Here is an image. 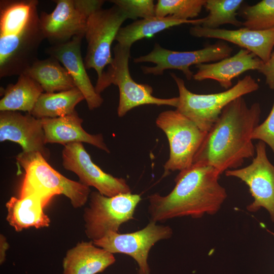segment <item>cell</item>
<instances>
[{
  "label": "cell",
  "mask_w": 274,
  "mask_h": 274,
  "mask_svg": "<svg viewBox=\"0 0 274 274\" xmlns=\"http://www.w3.org/2000/svg\"><path fill=\"white\" fill-rule=\"evenodd\" d=\"M170 76L179 91L176 110L193 121L200 129L208 132L223 109L235 99L256 91L259 85L250 75L237 81L235 85L221 92L196 94L189 90L184 80L175 73Z\"/></svg>",
  "instance_id": "obj_6"
},
{
  "label": "cell",
  "mask_w": 274,
  "mask_h": 274,
  "mask_svg": "<svg viewBox=\"0 0 274 274\" xmlns=\"http://www.w3.org/2000/svg\"><path fill=\"white\" fill-rule=\"evenodd\" d=\"M255 150L251 164L241 168L227 170L225 174L239 179L249 187L254 200L247 207L248 211L255 212L263 208L274 222V165L267 156L265 143L259 141Z\"/></svg>",
  "instance_id": "obj_13"
},
{
  "label": "cell",
  "mask_w": 274,
  "mask_h": 274,
  "mask_svg": "<svg viewBox=\"0 0 274 274\" xmlns=\"http://www.w3.org/2000/svg\"><path fill=\"white\" fill-rule=\"evenodd\" d=\"M62 163L66 170L77 175L80 183L89 187H94L102 195L111 197L131 193L125 179L105 173L94 163L81 143L64 146Z\"/></svg>",
  "instance_id": "obj_14"
},
{
  "label": "cell",
  "mask_w": 274,
  "mask_h": 274,
  "mask_svg": "<svg viewBox=\"0 0 274 274\" xmlns=\"http://www.w3.org/2000/svg\"></svg>",
  "instance_id": "obj_34"
},
{
  "label": "cell",
  "mask_w": 274,
  "mask_h": 274,
  "mask_svg": "<svg viewBox=\"0 0 274 274\" xmlns=\"http://www.w3.org/2000/svg\"><path fill=\"white\" fill-rule=\"evenodd\" d=\"M55 8L50 13L40 14L45 38L52 44L67 42L75 37L84 38L88 18L101 8L102 0H55Z\"/></svg>",
  "instance_id": "obj_10"
},
{
  "label": "cell",
  "mask_w": 274,
  "mask_h": 274,
  "mask_svg": "<svg viewBox=\"0 0 274 274\" xmlns=\"http://www.w3.org/2000/svg\"><path fill=\"white\" fill-rule=\"evenodd\" d=\"M81 37H75L70 41L48 48L46 52L61 63L69 73L76 87L82 93L88 108L93 110L100 107L104 99L95 90L86 72L82 57Z\"/></svg>",
  "instance_id": "obj_16"
},
{
  "label": "cell",
  "mask_w": 274,
  "mask_h": 274,
  "mask_svg": "<svg viewBox=\"0 0 274 274\" xmlns=\"http://www.w3.org/2000/svg\"><path fill=\"white\" fill-rule=\"evenodd\" d=\"M23 74L36 81L47 93L58 92L76 87L66 69L51 56L41 60L38 58Z\"/></svg>",
  "instance_id": "obj_22"
},
{
  "label": "cell",
  "mask_w": 274,
  "mask_h": 274,
  "mask_svg": "<svg viewBox=\"0 0 274 274\" xmlns=\"http://www.w3.org/2000/svg\"><path fill=\"white\" fill-rule=\"evenodd\" d=\"M203 18L189 20H181L171 17H153L135 20L124 27H121L115 40L119 45L130 48L136 41L145 38H150L166 29L183 24L200 25Z\"/></svg>",
  "instance_id": "obj_23"
},
{
  "label": "cell",
  "mask_w": 274,
  "mask_h": 274,
  "mask_svg": "<svg viewBox=\"0 0 274 274\" xmlns=\"http://www.w3.org/2000/svg\"><path fill=\"white\" fill-rule=\"evenodd\" d=\"M206 0H158L155 15L159 17H171L181 20H189L197 17Z\"/></svg>",
  "instance_id": "obj_28"
},
{
  "label": "cell",
  "mask_w": 274,
  "mask_h": 274,
  "mask_svg": "<svg viewBox=\"0 0 274 274\" xmlns=\"http://www.w3.org/2000/svg\"><path fill=\"white\" fill-rule=\"evenodd\" d=\"M127 19L125 13L115 5L109 9H96L88 18L84 37L87 46L84 61L86 69L96 71L97 80L102 77L105 67L113 62L112 43Z\"/></svg>",
  "instance_id": "obj_9"
},
{
  "label": "cell",
  "mask_w": 274,
  "mask_h": 274,
  "mask_svg": "<svg viewBox=\"0 0 274 274\" xmlns=\"http://www.w3.org/2000/svg\"><path fill=\"white\" fill-rule=\"evenodd\" d=\"M49 201L35 193L11 197L6 202V220L17 232L30 227H48L50 220L44 208Z\"/></svg>",
  "instance_id": "obj_20"
},
{
  "label": "cell",
  "mask_w": 274,
  "mask_h": 274,
  "mask_svg": "<svg viewBox=\"0 0 274 274\" xmlns=\"http://www.w3.org/2000/svg\"><path fill=\"white\" fill-rule=\"evenodd\" d=\"M7 141L18 144L23 152L40 153L46 160L50 157L41 119L28 113L0 111V142Z\"/></svg>",
  "instance_id": "obj_15"
},
{
  "label": "cell",
  "mask_w": 274,
  "mask_h": 274,
  "mask_svg": "<svg viewBox=\"0 0 274 274\" xmlns=\"http://www.w3.org/2000/svg\"><path fill=\"white\" fill-rule=\"evenodd\" d=\"M265 78V83L268 87L274 90V51H272L269 60L263 64L258 71Z\"/></svg>",
  "instance_id": "obj_31"
},
{
  "label": "cell",
  "mask_w": 274,
  "mask_h": 274,
  "mask_svg": "<svg viewBox=\"0 0 274 274\" xmlns=\"http://www.w3.org/2000/svg\"><path fill=\"white\" fill-rule=\"evenodd\" d=\"M130 48L117 44L113 48L112 63L108 66L95 86L99 94L111 84L118 86L119 92L117 115L125 116L131 109L142 105L169 106L177 108L178 97L160 98L153 95L152 86L138 83L131 76L129 68Z\"/></svg>",
  "instance_id": "obj_5"
},
{
  "label": "cell",
  "mask_w": 274,
  "mask_h": 274,
  "mask_svg": "<svg viewBox=\"0 0 274 274\" xmlns=\"http://www.w3.org/2000/svg\"><path fill=\"white\" fill-rule=\"evenodd\" d=\"M85 97L77 87L53 93L43 92L30 114L36 118H53L74 113L76 106Z\"/></svg>",
  "instance_id": "obj_25"
},
{
  "label": "cell",
  "mask_w": 274,
  "mask_h": 274,
  "mask_svg": "<svg viewBox=\"0 0 274 274\" xmlns=\"http://www.w3.org/2000/svg\"><path fill=\"white\" fill-rule=\"evenodd\" d=\"M261 113L259 103L249 107L243 96L230 102L208 132L193 163L212 166L221 175L253 158L256 150L252 134L259 124Z\"/></svg>",
  "instance_id": "obj_1"
},
{
  "label": "cell",
  "mask_w": 274,
  "mask_h": 274,
  "mask_svg": "<svg viewBox=\"0 0 274 274\" xmlns=\"http://www.w3.org/2000/svg\"><path fill=\"white\" fill-rule=\"evenodd\" d=\"M16 159L25 171L20 195L35 193L49 201L54 196L62 194L70 199L74 208L82 207L89 198V187L61 175L41 153L22 152Z\"/></svg>",
  "instance_id": "obj_4"
},
{
  "label": "cell",
  "mask_w": 274,
  "mask_h": 274,
  "mask_svg": "<svg viewBox=\"0 0 274 274\" xmlns=\"http://www.w3.org/2000/svg\"><path fill=\"white\" fill-rule=\"evenodd\" d=\"M243 3V0H206L204 7L209 13L199 25L210 29L219 28L225 24L243 26L236 16Z\"/></svg>",
  "instance_id": "obj_26"
},
{
  "label": "cell",
  "mask_w": 274,
  "mask_h": 274,
  "mask_svg": "<svg viewBox=\"0 0 274 274\" xmlns=\"http://www.w3.org/2000/svg\"><path fill=\"white\" fill-rule=\"evenodd\" d=\"M243 26L253 30L274 28V0H262L255 5L241 6Z\"/></svg>",
  "instance_id": "obj_27"
},
{
  "label": "cell",
  "mask_w": 274,
  "mask_h": 274,
  "mask_svg": "<svg viewBox=\"0 0 274 274\" xmlns=\"http://www.w3.org/2000/svg\"><path fill=\"white\" fill-rule=\"evenodd\" d=\"M45 143H57L65 146L74 143H85L107 153L110 152L101 133L91 134L82 126L83 120L75 111L66 116L41 119Z\"/></svg>",
  "instance_id": "obj_19"
},
{
  "label": "cell",
  "mask_w": 274,
  "mask_h": 274,
  "mask_svg": "<svg viewBox=\"0 0 274 274\" xmlns=\"http://www.w3.org/2000/svg\"><path fill=\"white\" fill-rule=\"evenodd\" d=\"M232 48L225 41L220 40L201 49L179 51L167 49L156 43L152 50L147 54L133 58L135 63L151 62L154 66H142L145 74L162 75L166 70L181 71L188 80L193 78L190 67L193 65L217 62L230 56Z\"/></svg>",
  "instance_id": "obj_11"
},
{
  "label": "cell",
  "mask_w": 274,
  "mask_h": 274,
  "mask_svg": "<svg viewBox=\"0 0 274 274\" xmlns=\"http://www.w3.org/2000/svg\"><path fill=\"white\" fill-rule=\"evenodd\" d=\"M220 176L212 166L200 163L180 171L170 193L148 196L150 221L157 223L185 216L198 219L216 214L227 197L219 183Z\"/></svg>",
  "instance_id": "obj_2"
},
{
  "label": "cell",
  "mask_w": 274,
  "mask_h": 274,
  "mask_svg": "<svg viewBox=\"0 0 274 274\" xmlns=\"http://www.w3.org/2000/svg\"><path fill=\"white\" fill-rule=\"evenodd\" d=\"M264 63L250 51L242 49L233 56L220 61L196 65L194 80L216 81L220 85L228 89L232 87V80L250 70L258 71Z\"/></svg>",
  "instance_id": "obj_18"
},
{
  "label": "cell",
  "mask_w": 274,
  "mask_h": 274,
  "mask_svg": "<svg viewBox=\"0 0 274 274\" xmlns=\"http://www.w3.org/2000/svg\"><path fill=\"white\" fill-rule=\"evenodd\" d=\"M111 3L121 9L128 19L136 20L156 16L154 2L152 0H111Z\"/></svg>",
  "instance_id": "obj_29"
},
{
  "label": "cell",
  "mask_w": 274,
  "mask_h": 274,
  "mask_svg": "<svg viewBox=\"0 0 274 274\" xmlns=\"http://www.w3.org/2000/svg\"><path fill=\"white\" fill-rule=\"evenodd\" d=\"M9 247L6 236L3 234L0 235V263L2 264L6 260V252Z\"/></svg>",
  "instance_id": "obj_32"
},
{
  "label": "cell",
  "mask_w": 274,
  "mask_h": 274,
  "mask_svg": "<svg viewBox=\"0 0 274 274\" xmlns=\"http://www.w3.org/2000/svg\"><path fill=\"white\" fill-rule=\"evenodd\" d=\"M252 139L263 142L274 153V102L268 116L254 130Z\"/></svg>",
  "instance_id": "obj_30"
},
{
  "label": "cell",
  "mask_w": 274,
  "mask_h": 274,
  "mask_svg": "<svg viewBox=\"0 0 274 274\" xmlns=\"http://www.w3.org/2000/svg\"><path fill=\"white\" fill-rule=\"evenodd\" d=\"M141 195L132 193L108 197L98 191L91 192L88 207L83 213L85 232L91 241L103 237L107 232H119L121 226L134 219Z\"/></svg>",
  "instance_id": "obj_8"
},
{
  "label": "cell",
  "mask_w": 274,
  "mask_h": 274,
  "mask_svg": "<svg viewBox=\"0 0 274 274\" xmlns=\"http://www.w3.org/2000/svg\"><path fill=\"white\" fill-rule=\"evenodd\" d=\"M267 230L274 236V232H272L268 230Z\"/></svg>",
  "instance_id": "obj_33"
},
{
  "label": "cell",
  "mask_w": 274,
  "mask_h": 274,
  "mask_svg": "<svg viewBox=\"0 0 274 274\" xmlns=\"http://www.w3.org/2000/svg\"><path fill=\"white\" fill-rule=\"evenodd\" d=\"M155 122L166 135L169 147V158L163 165V177L191 166L208 132L176 110L161 112Z\"/></svg>",
  "instance_id": "obj_7"
},
{
  "label": "cell",
  "mask_w": 274,
  "mask_h": 274,
  "mask_svg": "<svg viewBox=\"0 0 274 274\" xmlns=\"http://www.w3.org/2000/svg\"><path fill=\"white\" fill-rule=\"evenodd\" d=\"M116 261L113 254L95 245L92 241L78 243L63 259V274H96Z\"/></svg>",
  "instance_id": "obj_21"
},
{
  "label": "cell",
  "mask_w": 274,
  "mask_h": 274,
  "mask_svg": "<svg viewBox=\"0 0 274 274\" xmlns=\"http://www.w3.org/2000/svg\"><path fill=\"white\" fill-rule=\"evenodd\" d=\"M173 229L168 225L150 221L143 229L126 233L109 231L94 244L112 253H121L132 257L139 266V274H150L149 254L158 242L170 238Z\"/></svg>",
  "instance_id": "obj_12"
},
{
  "label": "cell",
  "mask_w": 274,
  "mask_h": 274,
  "mask_svg": "<svg viewBox=\"0 0 274 274\" xmlns=\"http://www.w3.org/2000/svg\"><path fill=\"white\" fill-rule=\"evenodd\" d=\"M37 0L0 1V77L18 76L37 58L43 34Z\"/></svg>",
  "instance_id": "obj_3"
},
{
  "label": "cell",
  "mask_w": 274,
  "mask_h": 274,
  "mask_svg": "<svg viewBox=\"0 0 274 274\" xmlns=\"http://www.w3.org/2000/svg\"><path fill=\"white\" fill-rule=\"evenodd\" d=\"M190 35L197 38L218 39L246 49L267 62L274 47V28L253 30L246 27L237 29H210L194 25L189 29Z\"/></svg>",
  "instance_id": "obj_17"
},
{
  "label": "cell",
  "mask_w": 274,
  "mask_h": 274,
  "mask_svg": "<svg viewBox=\"0 0 274 274\" xmlns=\"http://www.w3.org/2000/svg\"><path fill=\"white\" fill-rule=\"evenodd\" d=\"M44 90L36 81L24 74L7 86L0 100V111H23L30 114Z\"/></svg>",
  "instance_id": "obj_24"
}]
</instances>
